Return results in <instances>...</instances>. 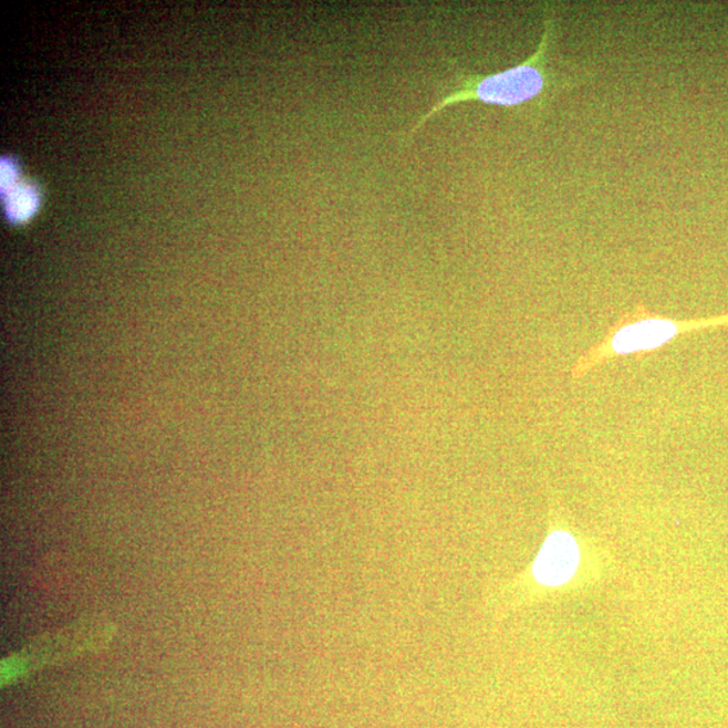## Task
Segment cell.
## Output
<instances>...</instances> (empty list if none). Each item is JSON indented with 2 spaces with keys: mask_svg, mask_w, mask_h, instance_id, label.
<instances>
[{
  "mask_svg": "<svg viewBox=\"0 0 728 728\" xmlns=\"http://www.w3.org/2000/svg\"><path fill=\"white\" fill-rule=\"evenodd\" d=\"M544 27L539 46L530 58L522 61L521 64L502 72L492 73V75L460 77L458 85L416 122V125L407 133V137H415L418 129L427 125L429 119L439 114L441 110L454 106V104L480 102L491 104V106L513 108L544 96L548 91L559 92L570 89L580 77H561L549 70L548 66L554 30H557V20H554L552 10H548Z\"/></svg>",
  "mask_w": 728,
  "mask_h": 728,
  "instance_id": "1",
  "label": "cell"
},
{
  "mask_svg": "<svg viewBox=\"0 0 728 728\" xmlns=\"http://www.w3.org/2000/svg\"><path fill=\"white\" fill-rule=\"evenodd\" d=\"M728 326V313L701 319H672L635 305L610 326L600 342L591 345L571 367V379L587 376L609 361L631 355H647L662 350L675 339L701 330Z\"/></svg>",
  "mask_w": 728,
  "mask_h": 728,
  "instance_id": "2",
  "label": "cell"
},
{
  "mask_svg": "<svg viewBox=\"0 0 728 728\" xmlns=\"http://www.w3.org/2000/svg\"><path fill=\"white\" fill-rule=\"evenodd\" d=\"M113 637V627L102 621L80 622L77 625L61 628L48 637L37 638L33 644L18 652L3 665V677L18 669L23 672L43 668L63 659L83 656L96 647H102Z\"/></svg>",
  "mask_w": 728,
  "mask_h": 728,
  "instance_id": "3",
  "label": "cell"
},
{
  "mask_svg": "<svg viewBox=\"0 0 728 728\" xmlns=\"http://www.w3.org/2000/svg\"><path fill=\"white\" fill-rule=\"evenodd\" d=\"M558 521V527L548 534L533 565L537 582L559 587L570 582L580 564V547L575 534Z\"/></svg>",
  "mask_w": 728,
  "mask_h": 728,
  "instance_id": "4",
  "label": "cell"
},
{
  "mask_svg": "<svg viewBox=\"0 0 728 728\" xmlns=\"http://www.w3.org/2000/svg\"><path fill=\"white\" fill-rule=\"evenodd\" d=\"M39 207V194L27 184H17L6 194V212L8 218L17 223L28 220Z\"/></svg>",
  "mask_w": 728,
  "mask_h": 728,
  "instance_id": "5",
  "label": "cell"
},
{
  "mask_svg": "<svg viewBox=\"0 0 728 728\" xmlns=\"http://www.w3.org/2000/svg\"><path fill=\"white\" fill-rule=\"evenodd\" d=\"M17 178V166L10 159L3 158L2 165H0V187H2L4 194H8L10 189L15 187Z\"/></svg>",
  "mask_w": 728,
  "mask_h": 728,
  "instance_id": "6",
  "label": "cell"
}]
</instances>
